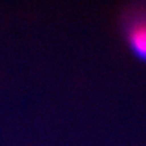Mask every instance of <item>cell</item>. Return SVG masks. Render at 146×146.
<instances>
[{
    "label": "cell",
    "mask_w": 146,
    "mask_h": 146,
    "mask_svg": "<svg viewBox=\"0 0 146 146\" xmlns=\"http://www.w3.org/2000/svg\"><path fill=\"white\" fill-rule=\"evenodd\" d=\"M125 43L137 59L146 62V2L131 3L119 16Z\"/></svg>",
    "instance_id": "cell-1"
}]
</instances>
